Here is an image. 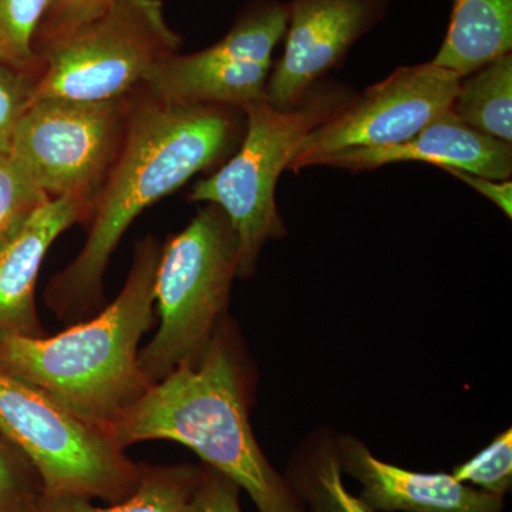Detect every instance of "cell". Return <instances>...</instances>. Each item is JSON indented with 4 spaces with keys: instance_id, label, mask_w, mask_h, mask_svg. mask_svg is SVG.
Returning a JSON list of instances; mask_svg holds the SVG:
<instances>
[{
    "instance_id": "cell-1",
    "label": "cell",
    "mask_w": 512,
    "mask_h": 512,
    "mask_svg": "<svg viewBox=\"0 0 512 512\" xmlns=\"http://www.w3.org/2000/svg\"><path fill=\"white\" fill-rule=\"evenodd\" d=\"M235 109L177 106L143 90L131 94L126 134L90 215L86 244L47 285L46 305L67 325L104 305V275L124 232L150 205L173 194L237 144Z\"/></svg>"
},
{
    "instance_id": "cell-2",
    "label": "cell",
    "mask_w": 512,
    "mask_h": 512,
    "mask_svg": "<svg viewBox=\"0 0 512 512\" xmlns=\"http://www.w3.org/2000/svg\"><path fill=\"white\" fill-rule=\"evenodd\" d=\"M247 399L241 356L228 323L221 322L197 365L177 367L148 387L104 431L124 451L148 440L191 448L248 493L258 512H306L288 478L262 453Z\"/></svg>"
},
{
    "instance_id": "cell-3",
    "label": "cell",
    "mask_w": 512,
    "mask_h": 512,
    "mask_svg": "<svg viewBox=\"0 0 512 512\" xmlns=\"http://www.w3.org/2000/svg\"><path fill=\"white\" fill-rule=\"evenodd\" d=\"M161 244L136 242L126 285L110 305L55 336H0V366L106 430L148 384L140 340L154 323Z\"/></svg>"
},
{
    "instance_id": "cell-4",
    "label": "cell",
    "mask_w": 512,
    "mask_h": 512,
    "mask_svg": "<svg viewBox=\"0 0 512 512\" xmlns=\"http://www.w3.org/2000/svg\"><path fill=\"white\" fill-rule=\"evenodd\" d=\"M238 251L237 232L214 204L161 244L154 289L160 326L138 353L148 387L200 362L227 311Z\"/></svg>"
},
{
    "instance_id": "cell-5",
    "label": "cell",
    "mask_w": 512,
    "mask_h": 512,
    "mask_svg": "<svg viewBox=\"0 0 512 512\" xmlns=\"http://www.w3.org/2000/svg\"><path fill=\"white\" fill-rule=\"evenodd\" d=\"M350 99L345 89L313 87L288 110L256 101L244 110L245 137L238 153L220 170L194 184L188 200L220 207L238 237V278L254 274L269 239L284 237L276 185L305 137Z\"/></svg>"
},
{
    "instance_id": "cell-6",
    "label": "cell",
    "mask_w": 512,
    "mask_h": 512,
    "mask_svg": "<svg viewBox=\"0 0 512 512\" xmlns=\"http://www.w3.org/2000/svg\"><path fill=\"white\" fill-rule=\"evenodd\" d=\"M0 434L35 468L43 494L120 503L140 485L137 464L96 424L0 366Z\"/></svg>"
},
{
    "instance_id": "cell-7",
    "label": "cell",
    "mask_w": 512,
    "mask_h": 512,
    "mask_svg": "<svg viewBox=\"0 0 512 512\" xmlns=\"http://www.w3.org/2000/svg\"><path fill=\"white\" fill-rule=\"evenodd\" d=\"M180 46L163 0H111L96 19L36 47L35 100L130 96Z\"/></svg>"
},
{
    "instance_id": "cell-8",
    "label": "cell",
    "mask_w": 512,
    "mask_h": 512,
    "mask_svg": "<svg viewBox=\"0 0 512 512\" xmlns=\"http://www.w3.org/2000/svg\"><path fill=\"white\" fill-rule=\"evenodd\" d=\"M131 94L107 101L37 99L20 119L9 154L47 197L96 200L126 134Z\"/></svg>"
},
{
    "instance_id": "cell-9",
    "label": "cell",
    "mask_w": 512,
    "mask_h": 512,
    "mask_svg": "<svg viewBox=\"0 0 512 512\" xmlns=\"http://www.w3.org/2000/svg\"><path fill=\"white\" fill-rule=\"evenodd\" d=\"M288 6L254 0L220 42L175 55L151 67L140 89L177 106H222L244 111L265 100L275 47L284 39Z\"/></svg>"
},
{
    "instance_id": "cell-10",
    "label": "cell",
    "mask_w": 512,
    "mask_h": 512,
    "mask_svg": "<svg viewBox=\"0 0 512 512\" xmlns=\"http://www.w3.org/2000/svg\"><path fill=\"white\" fill-rule=\"evenodd\" d=\"M461 77L433 63L399 67L319 124L302 141L288 170L350 148H380L410 140L451 109Z\"/></svg>"
},
{
    "instance_id": "cell-11",
    "label": "cell",
    "mask_w": 512,
    "mask_h": 512,
    "mask_svg": "<svg viewBox=\"0 0 512 512\" xmlns=\"http://www.w3.org/2000/svg\"><path fill=\"white\" fill-rule=\"evenodd\" d=\"M386 8V0H292L284 55L269 74L266 103L279 110L302 103L320 77L383 19Z\"/></svg>"
},
{
    "instance_id": "cell-12",
    "label": "cell",
    "mask_w": 512,
    "mask_h": 512,
    "mask_svg": "<svg viewBox=\"0 0 512 512\" xmlns=\"http://www.w3.org/2000/svg\"><path fill=\"white\" fill-rule=\"evenodd\" d=\"M92 210L84 198H52L0 238V336H46L35 302L40 266L55 239L89 222Z\"/></svg>"
},
{
    "instance_id": "cell-13",
    "label": "cell",
    "mask_w": 512,
    "mask_h": 512,
    "mask_svg": "<svg viewBox=\"0 0 512 512\" xmlns=\"http://www.w3.org/2000/svg\"><path fill=\"white\" fill-rule=\"evenodd\" d=\"M421 161L493 180H510L512 146L468 127L447 110L410 140L380 148H350L319 158L315 165L372 171L383 165Z\"/></svg>"
},
{
    "instance_id": "cell-14",
    "label": "cell",
    "mask_w": 512,
    "mask_h": 512,
    "mask_svg": "<svg viewBox=\"0 0 512 512\" xmlns=\"http://www.w3.org/2000/svg\"><path fill=\"white\" fill-rule=\"evenodd\" d=\"M342 471L362 484L363 501L375 511L503 512L504 497L460 483L451 474L417 473L379 460L360 441L345 439Z\"/></svg>"
},
{
    "instance_id": "cell-15",
    "label": "cell",
    "mask_w": 512,
    "mask_h": 512,
    "mask_svg": "<svg viewBox=\"0 0 512 512\" xmlns=\"http://www.w3.org/2000/svg\"><path fill=\"white\" fill-rule=\"evenodd\" d=\"M512 49V0H453L450 25L434 66L463 77Z\"/></svg>"
},
{
    "instance_id": "cell-16",
    "label": "cell",
    "mask_w": 512,
    "mask_h": 512,
    "mask_svg": "<svg viewBox=\"0 0 512 512\" xmlns=\"http://www.w3.org/2000/svg\"><path fill=\"white\" fill-rule=\"evenodd\" d=\"M202 467L192 464L144 466L140 485L120 503L97 507L84 497L40 494L28 512H184L200 481Z\"/></svg>"
},
{
    "instance_id": "cell-17",
    "label": "cell",
    "mask_w": 512,
    "mask_h": 512,
    "mask_svg": "<svg viewBox=\"0 0 512 512\" xmlns=\"http://www.w3.org/2000/svg\"><path fill=\"white\" fill-rule=\"evenodd\" d=\"M451 111L468 127L511 144V53L463 77L458 84Z\"/></svg>"
},
{
    "instance_id": "cell-18",
    "label": "cell",
    "mask_w": 512,
    "mask_h": 512,
    "mask_svg": "<svg viewBox=\"0 0 512 512\" xmlns=\"http://www.w3.org/2000/svg\"><path fill=\"white\" fill-rule=\"evenodd\" d=\"M342 474L338 451L322 450L299 466L289 483L311 512H377L349 493Z\"/></svg>"
},
{
    "instance_id": "cell-19",
    "label": "cell",
    "mask_w": 512,
    "mask_h": 512,
    "mask_svg": "<svg viewBox=\"0 0 512 512\" xmlns=\"http://www.w3.org/2000/svg\"><path fill=\"white\" fill-rule=\"evenodd\" d=\"M49 0H0V64L36 79L37 30Z\"/></svg>"
},
{
    "instance_id": "cell-20",
    "label": "cell",
    "mask_w": 512,
    "mask_h": 512,
    "mask_svg": "<svg viewBox=\"0 0 512 512\" xmlns=\"http://www.w3.org/2000/svg\"><path fill=\"white\" fill-rule=\"evenodd\" d=\"M49 200L9 151H0V238Z\"/></svg>"
},
{
    "instance_id": "cell-21",
    "label": "cell",
    "mask_w": 512,
    "mask_h": 512,
    "mask_svg": "<svg viewBox=\"0 0 512 512\" xmlns=\"http://www.w3.org/2000/svg\"><path fill=\"white\" fill-rule=\"evenodd\" d=\"M451 476L487 493L504 497L512 485V431H503L484 450L454 468Z\"/></svg>"
},
{
    "instance_id": "cell-22",
    "label": "cell",
    "mask_w": 512,
    "mask_h": 512,
    "mask_svg": "<svg viewBox=\"0 0 512 512\" xmlns=\"http://www.w3.org/2000/svg\"><path fill=\"white\" fill-rule=\"evenodd\" d=\"M42 493L28 458L0 434V512H28Z\"/></svg>"
},
{
    "instance_id": "cell-23",
    "label": "cell",
    "mask_w": 512,
    "mask_h": 512,
    "mask_svg": "<svg viewBox=\"0 0 512 512\" xmlns=\"http://www.w3.org/2000/svg\"><path fill=\"white\" fill-rule=\"evenodd\" d=\"M35 101V79L0 64V151H9L23 114Z\"/></svg>"
},
{
    "instance_id": "cell-24",
    "label": "cell",
    "mask_w": 512,
    "mask_h": 512,
    "mask_svg": "<svg viewBox=\"0 0 512 512\" xmlns=\"http://www.w3.org/2000/svg\"><path fill=\"white\" fill-rule=\"evenodd\" d=\"M110 3L111 0H49L45 16L37 30L35 50L37 46L96 19L109 8Z\"/></svg>"
},
{
    "instance_id": "cell-25",
    "label": "cell",
    "mask_w": 512,
    "mask_h": 512,
    "mask_svg": "<svg viewBox=\"0 0 512 512\" xmlns=\"http://www.w3.org/2000/svg\"><path fill=\"white\" fill-rule=\"evenodd\" d=\"M241 488L220 471L204 466L200 481L184 512H242Z\"/></svg>"
},
{
    "instance_id": "cell-26",
    "label": "cell",
    "mask_w": 512,
    "mask_h": 512,
    "mask_svg": "<svg viewBox=\"0 0 512 512\" xmlns=\"http://www.w3.org/2000/svg\"><path fill=\"white\" fill-rule=\"evenodd\" d=\"M447 173L454 175L458 180L463 181L471 188H474L501 211L511 218L512 214V183L511 180H493V178L481 177V175L464 173V171L447 170Z\"/></svg>"
}]
</instances>
